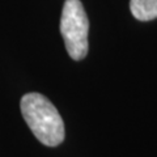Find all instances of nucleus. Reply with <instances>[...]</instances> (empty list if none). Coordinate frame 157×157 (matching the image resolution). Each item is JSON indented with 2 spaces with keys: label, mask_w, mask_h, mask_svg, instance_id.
<instances>
[{
  "label": "nucleus",
  "mask_w": 157,
  "mask_h": 157,
  "mask_svg": "<svg viewBox=\"0 0 157 157\" xmlns=\"http://www.w3.org/2000/svg\"><path fill=\"white\" fill-rule=\"evenodd\" d=\"M21 114L34 136L46 147H58L64 140V123L51 101L41 93H26L20 102Z\"/></svg>",
  "instance_id": "1"
},
{
  "label": "nucleus",
  "mask_w": 157,
  "mask_h": 157,
  "mask_svg": "<svg viewBox=\"0 0 157 157\" xmlns=\"http://www.w3.org/2000/svg\"><path fill=\"white\" fill-rule=\"evenodd\" d=\"M89 21L80 0H66L60 17V34L73 60H81L88 54Z\"/></svg>",
  "instance_id": "2"
},
{
  "label": "nucleus",
  "mask_w": 157,
  "mask_h": 157,
  "mask_svg": "<svg viewBox=\"0 0 157 157\" xmlns=\"http://www.w3.org/2000/svg\"><path fill=\"white\" fill-rule=\"evenodd\" d=\"M130 11L139 21H151L157 18V0H131Z\"/></svg>",
  "instance_id": "3"
}]
</instances>
